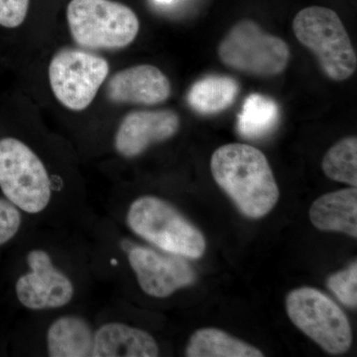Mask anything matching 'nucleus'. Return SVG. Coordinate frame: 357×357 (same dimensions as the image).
Instances as JSON below:
<instances>
[{
  "mask_svg": "<svg viewBox=\"0 0 357 357\" xmlns=\"http://www.w3.org/2000/svg\"><path fill=\"white\" fill-rule=\"evenodd\" d=\"M171 83L153 65H136L115 73L107 86L110 102L119 105H155L171 96Z\"/></svg>",
  "mask_w": 357,
  "mask_h": 357,
  "instance_id": "12",
  "label": "nucleus"
},
{
  "mask_svg": "<svg viewBox=\"0 0 357 357\" xmlns=\"http://www.w3.org/2000/svg\"><path fill=\"white\" fill-rule=\"evenodd\" d=\"M185 356L189 357H262L252 345L217 328H203L192 335Z\"/></svg>",
  "mask_w": 357,
  "mask_h": 357,
  "instance_id": "17",
  "label": "nucleus"
},
{
  "mask_svg": "<svg viewBox=\"0 0 357 357\" xmlns=\"http://www.w3.org/2000/svg\"><path fill=\"white\" fill-rule=\"evenodd\" d=\"M238 93V84L232 77L208 76L192 84L187 100L199 114H215L231 107Z\"/></svg>",
  "mask_w": 357,
  "mask_h": 357,
  "instance_id": "16",
  "label": "nucleus"
},
{
  "mask_svg": "<svg viewBox=\"0 0 357 357\" xmlns=\"http://www.w3.org/2000/svg\"><path fill=\"white\" fill-rule=\"evenodd\" d=\"M296 38L314 54L326 76L342 82L357 68L356 53L344 23L332 9L310 6L293 21Z\"/></svg>",
  "mask_w": 357,
  "mask_h": 357,
  "instance_id": "4",
  "label": "nucleus"
},
{
  "mask_svg": "<svg viewBox=\"0 0 357 357\" xmlns=\"http://www.w3.org/2000/svg\"><path fill=\"white\" fill-rule=\"evenodd\" d=\"M109 64L102 56L82 49L58 51L49 65V83L56 100L72 112H83L107 81Z\"/></svg>",
  "mask_w": 357,
  "mask_h": 357,
  "instance_id": "7",
  "label": "nucleus"
},
{
  "mask_svg": "<svg viewBox=\"0 0 357 357\" xmlns=\"http://www.w3.org/2000/svg\"><path fill=\"white\" fill-rule=\"evenodd\" d=\"M324 173L337 182L357 185V139L347 137L333 145L323 159Z\"/></svg>",
  "mask_w": 357,
  "mask_h": 357,
  "instance_id": "19",
  "label": "nucleus"
},
{
  "mask_svg": "<svg viewBox=\"0 0 357 357\" xmlns=\"http://www.w3.org/2000/svg\"><path fill=\"white\" fill-rule=\"evenodd\" d=\"M328 287L344 306H357V263L354 262L347 269L332 275L328 280Z\"/></svg>",
  "mask_w": 357,
  "mask_h": 357,
  "instance_id": "20",
  "label": "nucleus"
},
{
  "mask_svg": "<svg viewBox=\"0 0 357 357\" xmlns=\"http://www.w3.org/2000/svg\"><path fill=\"white\" fill-rule=\"evenodd\" d=\"M154 1L158 2V3L161 4H169L173 1V0H154Z\"/></svg>",
  "mask_w": 357,
  "mask_h": 357,
  "instance_id": "23",
  "label": "nucleus"
},
{
  "mask_svg": "<svg viewBox=\"0 0 357 357\" xmlns=\"http://www.w3.org/2000/svg\"><path fill=\"white\" fill-rule=\"evenodd\" d=\"M67 20L73 40L89 50L126 48L140 29L132 9L114 0H70Z\"/></svg>",
  "mask_w": 357,
  "mask_h": 357,
  "instance_id": "2",
  "label": "nucleus"
},
{
  "mask_svg": "<svg viewBox=\"0 0 357 357\" xmlns=\"http://www.w3.org/2000/svg\"><path fill=\"white\" fill-rule=\"evenodd\" d=\"M93 333L86 319L60 317L47 331V352L51 357H91Z\"/></svg>",
  "mask_w": 357,
  "mask_h": 357,
  "instance_id": "15",
  "label": "nucleus"
},
{
  "mask_svg": "<svg viewBox=\"0 0 357 357\" xmlns=\"http://www.w3.org/2000/svg\"><path fill=\"white\" fill-rule=\"evenodd\" d=\"M128 261L140 288L151 297H169L196 279L194 270L181 256L162 255L144 246L130 248Z\"/></svg>",
  "mask_w": 357,
  "mask_h": 357,
  "instance_id": "10",
  "label": "nucleus"
},
{
  "mask_svg": "<svg viewBox=\"0 0 357 357\" xmlns=\"http://www.w3.org/2000/svg\"><path fill=\"white\" fill-rule=\"evenodd\" d=\"M0 189L20 211L37 215L52 199L50 176L38 155L16 138L0 140Z\"/></svg>",
  "mask_w": 357,
  "mask_h": 357,
  "instance_id": "5",
  "label": "nucleus"
},
{
  "mask_svg": "<svg viewBox=\"0 0 357 357\" xmlns=\"http://www.w3.org/2000/svg\"><path fill=\"white\" fill-rule=\"evenodd\" d=\"M279 107L269 96L252 93L244 100L237 119V130L248 139H258L273 130L278 123Z\"/></svg>",
  "mask_w": 357,
  "mask_h": 357,
  "instance_id": "18",
  "label": "nucleus"
},
{
  "mask_svg": "<svg viewBox=\"0 0 357 357\" xmlns=\"http://www.w3.org/2000/svg\"><path fill=\"white\" fill-rule=\"evenodd\" d=\"M126 222L136 236L164 252L198 259L206 250L202 232L164 199L140 197L129 206Z\"/></svg>",
  "mask_w": 357,
  "mask_h": 357,
  "instance_id": "3",
  "label": "nucleus"
},
{
  "mask_svg": "<svg viewBox=\"0 0 357 357\" xmlns=\"http://www.w3.org/2000/svg\"><path fill=\"white\" fill-rule=\"evenodd\" d=\"M30 271L18 278L15 292L20 304L32 311L60 309L75 296L72 280L54 265L51 255L34 249L27 255Z\"/></svg>",
  "mask_w": 357,
  "mask_h": 357,
  "instance_id": "9",
  "label": "nucleus"
},
{
  "mask_svg": "<svg viewBox=\"0 0 357 357\" xmlns=\"http://www.w3.org/2000/svg\"><path fill=\"white\" fill-rule=\"evenodd\" d=\"M30 0H0V26L20 27L27 17Z\"/></svg>",
  "mask_w": 357,
  "mask_h": 357,
  "instance_id": "22",
  "label": "nucleus"
},
{
  "mask_svg": "<svg viewBox=\"0 0 357 357\" xmlns=\"http://www.w3.org/2000/svg\"><path fill=\"white\" fill-rule=\"evenodd\" d=\"M218 57L231 69L258 77H272L285 70L290 48L283 39L265 32L255 21H238L218 46Z\"/></svg>",
  "mask_w": 357,
  "mask_h": 357,
  "instance_id": "6",
  "label": "nucleus"
},
{
  "mask_svg": "<svg viewBox=\"0 0 357 357\" xmlns=\"http://www.w3.org/2000/svg\"><path fill=\"white\" fill-rule=\"evenodd\" d=\"M211 170L217 184L248 218L264 217L278 202L280 192L271 167L257 148L223 145L211 156Z\"/></svg>",
  "mask_w": 357,
  "mask_h": 357,
  "instance_id": "1",
  "label": "nucleus"
},
{
  "mask_svg": "<svg viewBox=\"0 0 357 357\" xmlns=\"http://www.w3.org/2000/svg\"><path fill=\"white\" fill-rule=\"evenodd\" d=\"M310 218L318 229L342 232L356 237V187L328 192L319 197L312 204Z\"/></svg>",
  "mask_w": 357,
  "mask_h": 357,
  "instance_id": "14",
  "label": "nucleus"
},
{
  "mask_svg": "<svg viewBox=\"0 0 357 357\" xmlns=\"http://www.w3.org/2000/svg\"><path fill=\"white\" fill-rule=\"evenodd\" d=\"M289 318L305 335L332 354L349 351L352 342L351 324L342 310L317 289L303 287L289 294Z\"/></svg>",
  "mask_w": 357,
  "mask_h": 357,
  "instance_id": "8",
  "label": "nucleus"
},
{
  "mask_svg": "<svg viewBox=\"0 0 357 357\" xmlns=\"http://www.w3.org/2000/svg\"><path fill=\"white\" fill-rule=\"evenodd\" d=\"M159 347L150 333L126 325L103 324L93 333L91 357H156Z\"/></svg>",
  "mask_w": 357,
  "mask_h": 357,
  "instance_id": "13",
  "label": "nucleus"
},
{
  "mask_svg": "<svg viewBox=\"0 0 357 357\" xmlns=\"http://www.w3.org/2000/svg\"><path fill=\"white\" fill-rule=\"evenodd\" d=\"M180 124V116L172 109L129 112L115 133V150L124 158H135L151 145L172 138Z\"/></svg>",
  "mask_w": 357,
  "mask_h": 357,
  "instance_id": "11",
  "label": "nucleus"
},
{
  "mask_svg": "<svg viewBox=\"0 0 357 357\" xmlns=\"http://www.w3.org/2000/svg\"><path fill=\"white\" fill-rule=\"evenodd\" d=\"M22 217L20 208L7 199H0V246L20 231Z\"/></svg>",
  "mask_w": 357,
  "mask_h": 357,
  "instance_id": "21",
  "label": "nucleus"
}]
</instances>
